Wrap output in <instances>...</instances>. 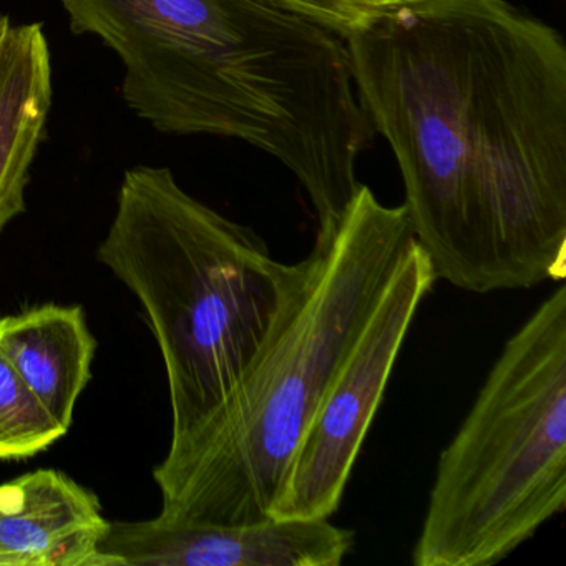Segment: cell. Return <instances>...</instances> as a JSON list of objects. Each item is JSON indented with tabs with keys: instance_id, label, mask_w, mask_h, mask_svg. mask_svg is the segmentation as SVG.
I'll return each mask as SVG.
<instances>
[{
	"instance_id": "cell-1",
	"label": "cell",
	"mask_w": 566,
	"mask_h": 566,
	"mask_svg": "<svg viewBox=\"0 0 566 566\" xmlns=\"http://www.w3.org/2000/svg\"><path fill=\"white\" fill-rule=\"evenodd\" d=\"M344 39L437 281L486 294L565 280L562 35L506 0H419Z\"/></svg>"
},
{
	"instance_id": "cell-2",
	"label": "cell",
	"mask_w": 566,
	"mask_h": 566,
	"mask_svg": "<svg viewBox=\"0 0 566 566\" xmlns=\"http://www.w3.org/2000/svg\"><path fill=\"white\" fill-rule=\"evenodd\" d=\"M74 34L125 67L122 97L161 134L247 142L300 180L331 227L374 132L346 39L270 0H61Z\"/></svg>"
},
{
	"instance_id": "cell-3",
	"label": "cell",
	"mask_w": 566,
	"mask_h": 566,
	"mask_svg": "<svg viewBox=\"0 0 566 566\" xmlns=\"http://www.w3.org/2000/svg\"><path fill=\"white\" fill-rule=\"evenodd\" d=\"M413 243L406 207L360 185L333 237L294 264L280 314L230 396L155 467L160 518H273L311 420Z\"/></svg>"
},
{
	"instance_id": "cell-4",
	"label": "cell",
	"mask_w": 566,
	"mask_h": 566,
	"mask_svg": "<svg viewBox=\"0 0 566 566\" xmlns=\"http://www.w3.org/2000/svg\"><path fill=\"white\" fill-rule=\"evenodd\" d=\"M140 301L167 370L171 442L230 396L256 356L294 277L263 238L191 197L170 168L125 174L97 250Z\"/></svg>"
},
{
	"instance_id": "cell-5",
	"label": "cell",
	"mask_w": 566,
	"mask_h": 566,
	"mask_svg": "<svg viewBox=\"0 0 566 566\" xmlns=\"http://www.w3.org/2000/svg\"><path fill=\"white\" fill-rule=\"evenodd\" d=\"M566 509V290L506 340L440 453L416 566H490Z\"/></svg>"
},
{
	"instance_id": "cell-6",
	"label": "cell",
	"mask_w": 566,
	"mask_h": 566,
	"mask_svg": "<svg viewBox=\"0 0 566 566\" xmlns=\"http://www.w3.org/2000/svg\"><path fill=\"white\" fill-rule=\"evenodd\" d=\"M436 283L416 241L311 420L273 518H331L337 512L417 311Z\"/></svg>"
},
{
	"instance_id": "cell-7",
	"label": "cell",
	"mask_w": 566,
	"mask_h": 566,
	"mask_svg": "<svg viewBox=\"0 0 566 566\" xmlns=\"http://www.w3.org/2000/svg\"><path fill=\"white\" fill-rule=\"evenodd\" d=\"M356 533L329 518H270L250 525L111 522L102 538V565L339 566Z\"/></svg>"
},
{
	"instance_id": "cell-8",
	"label": "cell",
	"mask_w": 566,
	"mask_h": 566,
	"mask_svg": "<svg viewBox=\"0 0 566 566\" xmlns=\"http://www.w3.org/2000/svg\"><path fill=\"white\" fill-rule=\"evenodd\" d=\"M98 496L64 472L35 470L0 485V566H104Z\"/></svg>"
},
{
	"instance_id": "cell-9",
	"label": "cell",
	"mask_w": 566,
	"mask_h": 566,
	"mask_svg": "<svg viewBox=\"0 0 566 566\" xmlns=\"http://www.w3.org/2000/svg\"><path fill=\"white\" fill-rule=\"evenodd\" d=\"M52 105L42 24L12 25L0 52V231L25 211V188Z\"/></svg>"
},
{
	"instance_id": "cell-10",
	"label": "cell",
	"mask_w": 566,
	"mask_h": 566,
	"mask_svg": "<svg viewBox=\"0 0 566 566\" xmlns=\"http://www.w3.org/2000/svg\"><path fill=\"white\" fill-rule=\"evenodd\" d=\"M0 347L52 416L71 429L97 349L84 310L44 304L0 316Z\"/></svg>"
},
{
	"instance_id": "cell-11",
	"label": "cell",
	"mask_w": 566,
	"mask_h": 566,
	"mask_svg": "<svg viewBox=\"0 0 566 566\" xmlns=\"http://www.w3.org/2000/svg\"><path fill=\"white\" fill-rule=\"evenodd\" d=\"M67 432L0 347V460L38 455Z\"/></svg>"
},
{
	"instance_id": "cell-12",
	"label": "cell",
	"mask_w": 566,
	"mask_h": 566,
	"mask_svg": "<svg viewBox=\"0 0 566 566\" xmlns=\"http://www.w3.org/2000/svg\"><path fill=\"white\" fill-rule=\"evenodd\" d=\"M270 2L306 15L343 38H346L373 12V9L366 4V0H270Z\"/></svg>"
},
{
	"instance_id": "cell-13",
	"label": "cell",
	"mask_w": 566,
	"mask_h": 566,
	"mask_svg": "<svg viewBox=\"0 0 566 566\" xmlns=\"http://www.w3.org/2000/svg\"><path fill=\"white\" fill-rule=\"evenodd\" d=\"M366 2L370 9L377 11V9L394 8V6L413 4L419 0H366Z\"/></svg>"
},
{
	"instance_id": "cell-14",
	"label": "cell",
	"mask_w": 566,
	"mask_h": 566,
	"mask_svg": "<svg viewBox=\"0 0 566 566\" xmlns=\"http://www.w3.org/2000/svg\"><path fill=\"white\" fill-rule=\"evenodd\" d=\"M11 18L6 14H0V52L4 49L6 39H8L9 31H11Z\"/></svg>"
},
{
	"instance_id": "cell-15",
	"label": "cell",
	"mask_w": 566,
	"mask_h": 566,
	"mask_svg": "<svg viewBox=\"0 0 566 566\" xmlns=\"http://www.w3.org/2000/svg\"><path fill=\"white\" fill-rule=\"evenodd\" d=\"M366 4H367V2H366ZM373 11H374V9H373Z\"/></svg>"
}]
</instances>
